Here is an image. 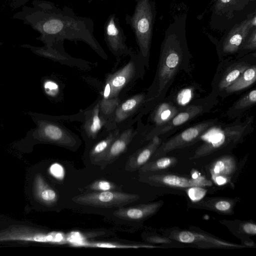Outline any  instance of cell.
Returning <instances> with one entry per match:
<instances>
[{"label": "cell", "mask_w": 256, "mask_h": 256, "mask_svg": "<svg viewBox=\"0 0 256 256\" xmlns=\"http://www.w3.org/2000/svg\"><path fill=\"white\" fill-rule=\"evenodd\" d=\"M32 8H23L22 12L14 15L30 25L40 34V40L52 47L62 44L65 40L82 41L88 44L99 55L106 57L104 50L94 35L92 20L76 16L70 8L56 7L53 3L35 0Z\"/></svg>", "instance_id": "obj_1"}, {"label": "cell", "mask_w": 256, "mask_h": 256, "mask_svg": "<svg viewBox=\"0 0 256 256\" xmlns=\"http://www.w3.org/2000/svg\"><path fill=\"white\" fill-rule=\"evenodd\" d=\"M186 44L176 33L166 35L153 82L146 93L144 110L146 112L164 100L176 74L188 66Z\"/></svg>", "instance_id": "obj_2"}, {"label": "cell", "mask_w": 256, "mask_h": 256, "mask_svg": "<svg viewBox=\"0 0 256 256\" xmlns=\"http://www.w3.org/2000/svg\"><path fill=\"white\" fill-rule=\"evenodd\" d=\"M132 15L126 14L125 20L132 30L140 49L139 55L144 66H148L154 22V10L150 0H135Z\"/></svg>", "instance_id": "obj_3"}, {"label": "cell", "mask_w": 256, "mask_h": 256, "mask_svg": "<svg viewBox=\"0 0 256 256\" xmlns=\"http://www.w3.org/2000/svg\"><path fill=\"white\" fill-rule=\"evenodd\" d=\"M130 60L122 68L106 76L105 83L110 88V98H120L144 74V64L133 51Z\"/></svg>", "instance_id": "obj_4"}, {"label": "cell", "mask_w": 256, "mask_h": 256, "mask_svg": "<svg viewBox=\"0 0 256 256\" xmlns=\"http://www.w3.org/2000/svg\"><path fill=\"white\" fill-rule=\"evenodd\" d=\"M20 242L60 244L62 234L55 232H46L26 225H11L0 230V242Z\"/></svg>", "instance_id": "obj_5"}, {"label": "cell", "mask_w": 256, "mask_h": 256, "mask_svg": "<svg viewBox=\"0 0 256 256\" xmlns=\"http://www.w3.org/2000/svg\"><path fill=\"white\" fill-rule=\"evenodd\" d=\"M140 196L114 190L94 191L81 194L72 198L76 204L94 207H122L138 200Z\"/></svg>", "instance_id": "obj_6"}, {"label": "cell", "mask_w": 256, "mask_h": 256, "mask_svg": "<svg viewBox=\"0 0 256 256\" xmlns=\"http://www.w3.org/2000/svg\"><path fill=\"white\" fill-rule=\"evenodd\" d=\"M146 97V93L141 92L121 100L108 124V130L134 124L137 122L144 114Z\"/></svg>", "instance_id": "obj_7"}, {"label": "cell", "mask_w": 256, "mask_h": 256, "mask_svg": "<svg viewBox=\"0 0 256 256\" xmlns=\"http://www.w3.org/2000/svg\"><path fill=\"white\" fill-rule=\"evenodd\" d=\"M38 134L43 140L74 150L80 144L78 138L65 126L58 123L44 122L38 129Z\"/></svg>", "instance_id": "obj_8"}, {"label": "cell", "mask_w": 256, "mask_h": 256, "mask_svg": "<svg viewBox=\"0 0 256 256\" xmlns=\"http://www.w3.org/2000/svg\"><path fill=\"white\" fill-rule=\"evenodd\" d=\"M104 38L109 50L117 58L130 55L132 52L126 43V36L115 14L110 15L106 21Z\"/></svg>", "instance_id": "obj_9"}, {"label": "cell", "mask_w": 256, "mask_h": 256, "mask_svg": "<svg viewBox=\"0 0 256 256\" xmlns=\"http://www.w3.org/2000/svg\"><path fill=\"white\" fill-rule=\"evenodd\" d=\"M81 126L82 136L86 140L94 142L104 137L110 132L100 113L99 99L84 111Z\"/></svg>", "instance_id": "obj_10"}, {"label": "cell", "mask_w": 256, "mask_h": 256, "mask_svg": "<svg viewBox=\"0 0 256 256\" xmlns=\"http://www.w3.org/2000/svg\"><path fill=\"white\" fill-rule=\"evenodd\" d=\"M213 124V122H208L188 128L160 146L153 154L154 158L161 156L172 150L192 143Z\"/></svg>", "instance_id": "obj_11"}, {"label": "cell", "mask_w": 256, "mask_h": 256, "mask_svg": "<svg viewBox=\"0 0 256 256\" xmlns=\"http://www.w3.org/2000/svg\"><path fill=\"white\" fill-rule=\"evenodd\" d=\"M137 123L136 127L134 126V124L121 128L120 132L113 141L104 159L100 162L101 168H104L107 164L114 162L126 152L129 144L138 132V121Z\"/></svg>", "instance_id": "obj_12"}, {"label": "cell", "mask_w": 256, "mask_h": 256, "mask_svg": "<svg viewBox=\"0 0 256 256\" xmlns=\"http://www.w3.org/2000/svg\"><path fill=\"white\" fill-rule=\"evenodd\" d=\"M256 18H247L240 24L234 26L230 31L222 44V50L227 54L236 52L242 44L250 30L256 27Z\"/></svg>", "instance_id": "obj_13"}, {"label": "cell", "mask_w": 256, "mask_h": 256, "mask_svg": "<svg viewBox=\"0 0 256 256\" xmlns=\"http://www.w3.org/2000/svg\"><path fill=\"white\" fill-rule=\"evenodd\" d=\"M204 109L200 105H192L180 111L168 122L160 126L152 128L148 134L146 140H150L155 136H160L180 126L200 114Z\"/></svg>", "instance_id": "obj_14"}, {"label": "cell", "mask_w": 256, "mask_h": 256, "mask_svg": "<svg viewBox=\"0 0 256 256\" xmlns=\"http://www.w3.org/2000/svg\"><path fill=\"white\" fill-rule=\"evenodd\" d=\"M147 180L156 184H163L172 188H188L192 186H208L212 185L211 181L202 176L196 178H188L174 174L152 175Z\"/></svg>", "instance_id": "obj_15"}, {"label": "cell", "mask_w": 256, "mask_h": 256, "mask_svg": "<svg viewBox=\"0 0 256 256\" xmlns=\"http://www.w3.org/2000/svg\"><path fill=\"white\" fill-rule=\"evenodd\" d=\"M176 240L184 244H196L207 245L208 246L240 248L242 246L238 245L220 240L208 235L188 230H180L173 232L170 236Z\"/></svg>", "instance_id": "obj_16"}, {"label": "cell", "mask_w": 256, "mask_h": 256, "mask_svg": "<svg viewBox=\"0 0 256 256\" xmlns=\"http://www.w3.org/2000/svg\"><path fill=\"white\" fill-rule=\"evenodd\" d=\"M161 143L158 136H154L148 143L130 155L126 164V170L134 172L145 164L153 156Z\"/></svg>", "instance_id": "obj_17"}, {"label": "cell", "mask_w": 256, "mask_h": 256, "mask_svg": "<svg viewBox=\"0 0 256 256\" xmlns=\"http://www.w3.org/2000/svg\"><path fill=\"white\" fill-rule=\"evenodd\" d=\"M162 204L154 202L127 208H120L114 212L115 216L122 220L138 221L154 214Z\"/></svg>", "instance_id": "obj_18"}, {"label": "cell", "mask_w": 256, "mask_h": 256, "mask_svg": "<svg viewBox=\"0 0 256 256\" xmlns=\"http://www.w3.org/2000/svg\"><path fill=\"white\" fill-rule=\"evenodd\" d=\"M33 190L36 199L44 204L52 206L58 200V193L46 182L40 174H37L35 176Z\"/></svg>", "instance_id": "obj_19"}, {"label": "cell", "mask_w": 256, "mask_h": 256, "mask_svg": "<svg viewBox=\"0 0 256 256\" xmlns=\"http://www.w3.org/2000/svg\"><path fill=\"white\" fill-rule=\"evenodd\" d=\"M150 117V121L155 126H160L170 121L180 111V108L173 102L162 101L156 104Z\"/></svg>", "instance_id": "obj_20"}, {"label": "cell", "mask_w": 256, "mask_h": 256, "mask_svg": "<svg viewBox=\"0 0 256 256\" xmlns=\"http://www.w3.org/2000/svg\"><path fill=\"white\" fill-rule=\"evenodd\" d=\"M120 130L121 128L112 130L104 137L94 142L89 152V158L92 164H97L102 160Z\"/></svg>", "instance_id": "obj_21"}, {"label": "cell", "mask_w": 256, "mask_h": 256, "mask_svg": "<svg viewBox=\"0 0 256 256\" xmlns=\"http://www.w3.org/2000/svg\"><path fill=\"white\" fill-rule=\"evenodd\" d=\"M224 134H219L216 137L208 138L196 152L194 158L200 157L209 154L214 151L222 148L232 140H236L240 136V133L236 130H229Z\"/></svg>", "instance_id": "obj_22"}, {"label": "cell", "mask_w": 256, "mask_h": 256, "mask_svg": "<svg viewBox=\"0 0 256 256\" xmlns=\"http://www.w3.org/2000/svg\"><path fill=\"white\" fill-rule=\"evenodd\" d=\"M256 80V68L254 65L248 66L240 76L224 90L231 93L242 90L254 83Z\"/></svg>", "instance_id": "obj_23"}, {"label": "cell", "mask_w": 256, "mask_h": 256, "mask_svg": "<svg viewBox=\"0 0 256 256\" xmlns=\"http://www.w3.org/2000/svg\"><path fill=\"white\" fill-rule=\"evenodd\" d=\"M236 169L235 160L230 156H224L214 162L210 171L212 177L222 176L228 178L232 174Z\"/></svg>", "instance_id": "obj_24"}, {"label": "cell", "mask_w": 256, "mask_h": 256, "mask_svg": "<svg viewBox=\"0 0 256 256\" xmlns=\"http://www.w3.org/2000/svg\"><path fill=\"white\" fill-rule=\"evenodd\" d=\"M248 66L246 63L239 62L231 66L225 72L220 80V90H225L232 84Z\"/></svg>", "instance_id": "obj_25"}, {"label": "cell", "mask_w": 256, "mask_h": 256, "mask_svg": "<svg viewBox=\"0 0 256 256\" xmlns=\"http://www.w3.org/2000/svg\"><path fill=\"white\" fill-rule=\"evenodd\" d=\"M121 100V99L118 98L108 99L99 98L100 113L106 122L108 129V124Z\"/></svg>", "instance_id": "obj_26"}, {"label": "cell", "mask_w": 256, "mask_h": 256, "mask_svg": "<svg viewBox=\"0 0 256 256\" xmlns=\"http://www.w3.org/2000/svg\"><path fill=\"white\" fill-rule=\"evenodd\" d=\"M177 162V160L174 157H162L156 160L146 162L140 168V172H148L158 171L168 168Z\"/></svg>", "instance_id": "obj_27"}, {"label": "cell", "mask_w": 256, "mask_h": 256, "mask_svg": "<svg viewBox=\"0 0 256 256\" xmlns=\"http://www.w3.org/2000/svg\"><path fill=\"white\" fill-rule=\"evenodd\" d=\"M78 246L86 248H152L155 246L144 244H128L111 242H84Z\"/></svg>", "instance_id": "obj_28"}, {"label": "cell", "mask_w": 256, "mask_h": 256, "mask_svg": "<svg viewBox=\"0 0 256 256\" xmlns=\"http://www.w3.org/2000/svg\"><path fill=\"white\" fill-rule=\"evenodd\" d=\"M256 102V90L254 89L240 98L234 106L236 110H242L252 106Z\"/></svg>", "instance_id": "obj_29"}, {"label": "cell", "mask_w": 256, "mask_h": 256, "mask_svg": "<svg viewBox=\"0 0 256 256\" xmlns=\"http://www.w3.org/2000/svg\"><path fill=\"white\" fill-rule=\"evenodd\" d=\"M86 188L93 191L113 190L116 188L114 184L105 180H98L88 186Z\"/></svg>", "instance_id": "obj_30"}, {"label": "cell", "mask_w": 256, "mask_h": 256, "mask_svg": "<svg viewBox=\"0 0 256 256\" xmlns=\"http://www.w3.org/2000/svg\"><path fill=\"white\" fill-rule=\"evenodd\" d=\"M193 96L192 88H184L180 90L176 96V102L180 106H186L192 100Z\"/></svg>", "instance_id": "obj_31"}, {"label": "cell", "mask_w": 256, "mask_h": 256, "mask_svg": "<svg viewBox=\"0 0 256 256\" xmlns=\"http://www.w3.org/2000/svg\"><path fill=\"white\" fill-rule=\"evenodd\" d=\"M186 192L190 200L196 202L204 198L206 193V190L202 186H197L188 188Z\"/></svg>", "instance_id": "obj_32"}, {"label": "cell", "mask_w": 256, "mask_h": 256, "mask_svg": "<svg viewBox=\"0 0 256 256\" xmlns=\"http://www.w3.org/2000/svg\"><path fill=\"white\" fill-rule=\"evenodd\" d=\"M242 48L246 50H255L256 48V28L252 32L247 36L244 42Z\"/></svg>", "instance_id": "obj_33"}, {"label": "cell", "mask_w": 256, "mask_h": 256, "mask_svg": "<svg viewBox=\"0 0 256 256\" xmlns=\"http://www.w3.org/2000/svg\"><path fill=\"white\" fill-rule=\"evenodd\" d=\"M213 208L218 212H228L232 209V203L228 200H220L214 202Z\"/></svg>", "instance_id": "obj_34"}, {"label": "cell", "mask_w": 256, "mask_h": 256, "mask_svg": "<svg viewBox=\"0 0 256 256\" xmlns=\"http://www.w3.org/2000/svg\"><path fill=\"white\" fill-rule=\"evenodd\" d=\"M44 88L46 93L51 96H55L59 91L58 84L50 80H48L44 82Z\"/></svg>", "instance_id": "obj_35"}, {"label": "cell", "mask_w": 256, "mask_h": 256, "mask_svg": "<svg viewBox=\"0 0 256 256\" xmlns=\"http://www.w3.org/2000/svg\"><path fill=\"white\" fill-rule=\"evenodd\" d=\"M242 230L246 234L250 235L256 234V225L252 222L244 223L242 226Z\"/></svg>", "instance_id": "obj_36"}, {"label": "cell", "mask_w": 256, "mask_h": 256, "mask_svg": "<svg viewBox=\"0 0 256 256\" xmlns=\"http://www.w3.org/2000/svg\"><path fill=\"white\" fill-rule=\"evenodd\" d=\"M50 172L56 178H60L62 174V168L58 164H54L50 168Z\"/></svg>", "instance_id": "obj_37"}, {"label": "cell", "mask_w": 256, "mask_h": 256, "mask_svg": "<svg viewBox=\"0 0 256 256\" xmlns=\"http://www.w3.org/2000/svg\"><path fill=\"white\" fill-rule=\"evenodd\" d=\"M214 182L219 186H222L228 182V178L222 176H216L212 177Z\"/></svg>", "instance_id": "obj_38"}, {"label": "cell", "mask_w": 256, "mask_h": 256, "mask_svg": "<svg viewBox=\"0 0 256 256\" xmlns=\"http://www.w3.org/2000/svg\"><path fill=\"white\" fill-rule=\"evenodd\" d=\"M148 240L150 242H154V243H168L170 242L171 241L168 240H166L165 238H162L158 237H150L148 238Z\"/></svg>", "instance_id": "obj_39"}, {"label": "cell", "mask_w": 256, "mask_h": 256, "mask_svg": "<svg viewBox=\"0 0 256 256\" xmlns=\"http://www.w3.org/2000/svg\"><path fill=\"white\" fill-rule=\"evenodd\" d=\"M199 176H198V172H194L192 176V178H198Z\"/></svg>", "instance_id": "obj_40"}, {"label": "cell", "mask_w": 256, "mask_h": 256, "mask_svg": "<svg viewBox=\"0 0 256 256\" xmlns=\"http://www.w3.org/2000/svg\"><path fill=\"white\" fill-rule=\"evenodd\" d=\"M236 2V0H232V4H234V2Z\"/></svg>", "instance_id": "obj_41"}, {"label": "cell", "mask_w": 256, "mask_h": 256, "mask_svg": "<svg viewBox=\"0 0 256 256\" xmlns=\"http://www.w3.org/2000/svg\"></svg>", "instance_id": "obj_42"}]
</instances>
